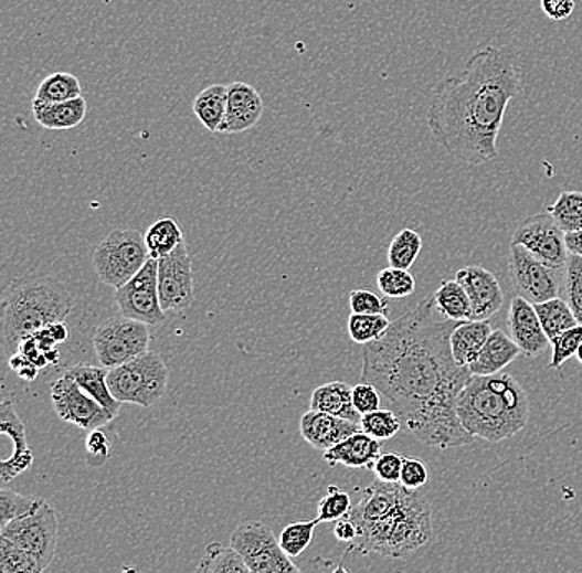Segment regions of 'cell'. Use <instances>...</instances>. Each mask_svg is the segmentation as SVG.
I'll return each mask as SVG.
<instances>
[{"label": "cell", "mask_w": 582, "mask_h": 573, "mask_svg": "<svg viewBox=\"0 0 582 573\" xmlns=\"http://www.w3.org/2000/svg\"><path fill=\"white\" fill-rule=\"evenodd\" d=\"M33 118L50 131H65L82 125L86 118V99L83 96L62 103H32Z\"/></svg>", "instance_id": "cell-22"}, {"label": "cell", "mask_w": 582, "mask_h": 573, "mask_svg": "<svg viewBox=\"0 0 582 573\" xmlns=\"http://www.w3.org/2000/svg\"><path fill=\"white\" fill-rule=\"evenodd\" d=\"M159 298L165 311H186L194 299V273L188 245L158 259Z\"/></svg>", "instance_id": "cell-14"}, {"label": "cell", "mask_w": 582, "mask_h": 573, "mask_svg": "<svg viewBox=\"0 0 582 573\" xmlns=\"http://www.w3.org/2000/svg\"><path fill=\"white\" fill-rule=\"evenodd\" d=\"M535 309L540 316L541 325H543L544 332H547L550 341L560 336L561 332L580 325L570 303L564 301L560 296L548 299L544 303H538V305H535Z\"/></svg>", "instance_id": "cell-30"}, {"label": "cell", "mask_w": 582, "mask_h": 573, "mask_svg": "<svg viewBox=\"0 0 582 573\" xmlns=\"http://www.w3.org/2000/svg\"><path fill=\"white\" fill-rule=\"evenodd\" d=\"M520 92L521 68L514 50L494 45L477 50L461 75L442 79L435 88L428 131L462 165L495 161L508 105Z\"/></svg>", "instance_id": "cell-2"}, {"label": "cell", "mask_w": 582, "mask_h": 573, "mask_svg": "<svg viewBox=\"0 0 582 573\" xmlns=\"http://www.w3.org/2000/svg\"><path fill=\"white\" fill-rule=\"evenodd\" d=\"M0 535L29 552L45 572L52 564L59 541V519L55 509L45 499H40L32 512L13 519L9 524L0 528Z\"/></svg>", "instance_id": "cell-8"}, {"label": "cell", "mask_w": 582, "mask_h": 573, "mask_svg": "<svg viewBox=\"0 0 582 573\" xmlns=\"http://www.w3.org/2000/svg\"><path fill=\"white\" fill-rule=\"evenodd\" d=\"M40 498L32 496H22L19 492L9 491L3 488L0 491V528L9 524L13 519L22 518L29 514L39 505Z\"/></svg>", "instance_id": "cell-40"}, {"label": "cell", "mask_w": 582, "mask_h": 573, "mask_svg": "<svg viewBox=\"0 0 582 573\" xmlns=\"http://www.w3.org/2000/svg\"><path fill=\"white\" fill-rule=\"evenodd\" d=\"M116 305L126 318L158 326L166 321V311L159 298L158 259L148 263L121 288L116 289Z\"/></svg>", "instance_id": "cell-10"}, {"label": "cell", "mask_w": 582, "mask_h": 573, "mask_svg": "<svg viewBox=\"0 0 582 573\" xmlns=\"http://www.w3.org/2000/svg\"><path fill=\"white\" fill-rule=\"evenodd\" d=\"M105 428L106 425L89 429L88 436H86V463L92 468H99L109 458L115 435Z\"/></svg>", "instance_id": "cell-43"}, {"label": "cell", "mask_w": 582, "mask_h": 573, "mask_svg": "<svg viewBox=\"0 0 582 573\" xmlns=\"http://www.w3.org/2000/svg\"><path fill=\"white\" fill-rule=\"evenodd\" d=\"M169 372L158 352L146 351L138 358L109 369L108 385L116 400L121 403L148 406L165 396Z\"/></svg>", "instance_id": "cell-6"}, {"label": "cell", "mask_w": 582, "mask_h": 573, "mask_svg": "<svg viewBox=\"0 0 582 573\" xmlns=\"http://www.w3.org/2000/svg\"><path fill=\"white\" fill-rule=\"evenodd\" d=\"M582 342V325L574 326L568 331L561 332L557 338L551 339L553 346V358L550 368L560 371L573 356H576Z\"/></svg>", "instance_id": "cell-42"}, {"label": "cell", "mask_w": 582, "mask_h": 573, "mask_svg": "<svg viewBox=\"0 0 582 573\" xmlns=\"http://www.w3.org/2000/svg\"><path fill=\"white\" fill-rule=\"evenodd\" d=\"M356 535H358V528H356L355 521H352L349 516L336 521L335 538L338 539L339 542L351 544V542L355 541Z\"/></svg>", "instance_id": "cell-50"}, {"label": "cell", "mask_w": 582, "mask_h": 573, "mask_svg": "<svg viewBox=\"0 0 582 573\" xmlns=\"http://www.w3.org/2000/svg\"><path fill=\"white\" fill-rule=\"evenodd\" d=\"M46 328L52 332L53 338H55V341L59 342V344L68 339V329H66L65 322H53V325L46 326Z\"/></svg>", "instance_id": "cell-52"}, {"label": "cell", "mask_w": 582, "mask_h": 573, "mask_svg": "<svg viewBox=\"0 0 582 573\" xmlns=\"http://www.w3.org/2000/svg\"><path fill=\"white\" fill-rule=\"evenodd\" d=\"M359 429H361V423L311 408L301 416V422H299V432L305 442L322 453Z\"/></svg>", "instance_id": "cell-19"}, {"label": "cell", "mask_w": 582, "mask_h": 573, "mask_svg": "<svg viewBox=\"0 0 582 573\" xmlns=\"http://www.w3.org/2000/svg\"><path fill=\"white\" fill-rule=\"evenodd\" d=\"M358 535L349 551L405 559L431 541L432 508L417 489L379 479L362 489L361 499L349 512Z\"/></svg>", "instance_id": "cell-3"}, {"label": "cell", "mask_w": 582, "mask_h": 573, "mask_svg": "<svg viewBox=\"0 0 582 573\" xmlns=\"http://www.w3.org/2000/svg\"><path fill=\"white\" fill-rule=\"evenodd\" d=\"M564 233L582 230V191H564L548 206Z\"/></svg>", "instance_id": "cell-34"}, {"label": "cell", "mask_w": 582, "mask_h": 573, "mask_svg": "<svg viewBox=\"0 0 582 573\" xmlns=\"http://www.w3.org/2000/svg\"><path fill=\"white\" fill-rule=\"evenodd\" d=\"M36 372H39V368H36L35 364H29L25 365V368L20 369L17 374H19L20 378L23 379V381H33V379L36 378Z\"/></svg>", "instance_id": "cell-53"}, {"label": "cell", "mask_w": 582, "mask_h": 573, "mask_svg": "<svg viewBox=\"0 0 582 573\" xmlns=\"http://www.w3.org/2000/svg\"><path fill=\"white\" fill-rule=\"evenodd\" d=\"M491 331L494 329H491L488 319L462 321L451 336L452 354H454L455 361L468 368L480 354L485 342L490 338Z\"/></svg>", "instance_id": "cell-23"}, {"label": "cell", "mask_w": 582, "mask_h": 573, "mask_svg": "<svg viewBox=\"0 0 582 573\" xmlns=\"http://www.w3.org/2000/svg\"><path fill=\"white\" fill-rule=\"evenodd\" d=\"M311 410L331 413L356 423H361L362 418L352 403V386L345 382H329L316 386L311 395Z\"/></svg>", "instance_id": "cell-24"}, {"label": "cell", "mask_w": 582, "mask_h": 573, "mask_svg": "<svg viewBox=\"0 0 582 573\" xmlns=\"http://www.w3.org/2000/svg\"><path fill=\"white\" fill-rule=\"evenodd\" d=\"M576 359L578 361H580V364L582 365V342H581L580 349H578Z\"/></svg>", "instance_id": "cell-54"}, {"label": "cell", "mask_w": 582, "mask_h": 573, "mask_svg": "<svg viewBox=\"0 0 582 573\" xmlns=\"http://www.w3.org/2000/svg\"><path fill=\"white\" fill-rule=\"evenodd\" d=\"M382 395L372 383L361 382L352 386V403L361 415L381 408Z\"/></svg>", "instance_id": "cell-47"}, {"label": "cell", "mask_w": 582, "mask_h": 573, "mask_svg": "<svg viewBox=\"0 0 582 573\" xmlns=\"http://www.w3.org/2000/svg\"><path fill=\"white\" fill-rule=\"evenodd\" d=\"M78 96H83L80 79L68 72H55L40 82L33 102L62 103Z\"/></svg>", "instance_id": "cell-31"}, {"label": "cell", "mask_w": 582, "mask_h": 573, "mask_svg": "<svg viewBox=\"0 0 582 573\" xmlns=\"http://www.w3.org/2000/svg\"><path fill=\"white\" fill-rule=\"evenodd\" d=\"M521 349L517 342L507 336L501 329L491 331L490 338L485 342L478 358L468 365L472 374L475 375H494L507 369L511 362L520 358Z\"/></svg>", "instance_id": "cell-21"}, {"label": "cell", "mask_w": 582, "mask_h": 573, "mask_svg": "<svg viewBox=\"0 0 582 573\" xmlns=\"http://www.w3.org/2000/svg\"><path fill=\"white\" fill-rule=\"evenodd\" d=\"M378 288L388 298H408L414 295L415 278L409 269L395 268L389 265L378 275Z\"/></svg>", "instance_id": "cell-38"}, {"label": "cell", "mask_w": 582, "mask_h": 573, "mask_svg": "<svg viewBox=\"0 0 582 573\" xmlns=\"http://www.w3.org/2000/svg\"><path fill=\"white\" fill-rule=\"evenodd\" d=\"M145 235L138 230H113L93 252V266L105 285L118 289L148 263Z\"/></svg>", "instance_id": "cell-7"}, {"label": "cell", "mask_w": 582, "mask_h": 573, "mask_svg": "<svg viewBox=\"0 0 582 573\" xmlns=\"http://www.w3.org/2000/svg\"><path fill=\"white\" fill-rule=\"evenodd\" d=\"M52 403L56 415L63 422L72 423L83 429L108 425L115 418L105 406L99 405L78 385L70 372L52 383Z\"/></svg>", "instance_id": "cell-13"}, {"label": "cell", "mask_w": 582, "mask_h": 573, "mask_svg": "<svg viewBox=\"0 0 582 573\" xmlns=\"http://www.w3.org/2000/svg\"><path fill=\"white\" fill-rule=\"evenodd\" d=\"M0 432L10 436L13 443L12 456L0 461V482L6 486L20 473L27 471L33 463V453L27 443L25 425L17 415L12 400L9 399L3 400L0 408Z\"/></svg>", "instance_id": "cell-18"}, {"label": "cell", "mask_w": 582, "mask_h": 573, "mask_svg": "<svg viewBox=\"0 0 582 573\" xmlns=\"http://www.w3.org/2000/svg\"><path fill=\"white\" fill-rule=\"evenodd\" d=\"M145 240L149 256L159 259L174 252L184 242V235H182L181 226L174 219L165 216V219H159L158 222L149 226Z\"/></svg>", "instance_id": "cell-29"}, {"label": "cell", "mask_w": 582, "mask_h": 573, "mask_svg": "<svg viewBox=\"0 0 582 573\" xmlns=\"http://www.w3.org/2000/svg\"><path fill=\"white\" fill-rule=\"evenodd\" d=\"M318 524V518L313 519V521H296L293 524H288L282 531L281 539H278L285 554L292 559L301 555L311 544L313 534H315V528Z\"/></svg>", "instance_id": "cell-39"}, {"label": "cell", "mask_w": 582, "mask_h": 573, "mask_svg": "<svg viewBox=\"0 0 582 573\" xmlns=\"http://www.w3.org/2000/svg\"><path fill=\"white\" fill-rule=\"evenodd\" d=\"M389 326H391V321H389L388 315H358V312H352L348 319L349 338L356 344L366 346L381 339Z\"/></svg>", "instance_id": "cell-35"}, {"label": "cell", "mask_w": 582, "mask_h": 573, "mask_svg": "<svg viewBox=\"0 0 582 573\" xmlns=\"http://www.w3.org/2000/svg\"><path fill=\"white\" fill-rule=\"evenodd\" d=\"M434 296L391 322L378 341L362 348L361 382L372 383L419 442L448 449L470 445L457 400L470 369L452 354L451 336L461 322L434 318Z\"/></svg>", "instance_id": "cell-1"}, {"label": "cell", "mask_w": 582, "mask_h": 573, "mask_svg": "<svg viewBox=\"0 0 582 573\" xmlns=\"http://www.w3.org/2000/svg\"><path fill=\"white\" fill-rule=\"evenodd\" d=\"M198 572L201 573H247L245 559L235 551L234 548H224L219 542H212L205 548L204 555L198 565Z\"/></svg>", "instance_id": "cell-32"}, {"label": "cell", "mask_w": 582, "mask_h": 573, "mask_svg": "<svg viewBox=\"0 0 582 573\" xmlns=\"http://www.w3.org/2000/svg\"><path fill=\"white\" fill-rule=\"evenodd\" d=\"M39 562L10 539L0 535V573H40Z\"/></svg>", "instance_id": "cell-37"}, {"label": "cell", "mask_w": 582, "mask_h": 573, "mask_svg": "<svg viewBox=\"0 0 582 573\" xmlns=\"http://www.w3.org/2000/svg\"><path fill=\"white\" fill-rule=\"evenodd\" d=\"M75 306L70 289L60 279L27 273L2 291V349L12 358L23 341L53 322L65 321Z\"/></svg>", "instance_id": "cell-5"}, {"label": "cell", "mask_w": 582, "mask_h": 573, "mask_svg": "<svg viewBox=\"0 0 582 573\" xmlns=\"http://www.w3.org/2000/svg\"><path fill=\"white\" fill-rule=\"evenodd\" d=\"M508 273L517 295L523 296L533 305L560 296L561 269L544 265L521 245L511 243Z\"/></svg>", "instance_id": "cell-11"}, {"label": "cell", "mask_w": 582, "mask_h": 573, "mask_svg": "<svg viewBox=\"0 0 582 573\" xmlns=\"http://www.w3.org/2000/svg\"><path fill=\"white\" fill-rule=\"evenodd\" d=\"M349 306L358 315H389L388 299L381 298L369 289H356L349 295Z\"/></svg>", "instance_id": "cell-45"}, {"label": "cell", "mask_w": 582, "mask_h": 573, "mask_svg": "<svg viewBox=\"0 0 582 573\" xmlns=\"http://www.w3.org/2000/svg\"><path fill=\"white\" fill-rule=\"evenodd\" d=\"M435 308L451 321H468L472 319V303L467 291L457 279L444 282L434 295Z\"/></svg>", "instance_id": "cell-28"}, {"label": "cell", "mask_w": 582, "mask_h": 573, "mask_svg": "<svg viewBox=\"0 0 582 573\" xmlns=\"http://www.w3.org/2000/svg\"><path fill=\"white\" fill-rule=\"evenodd\" d=\"M422 245H424L422 236L415 230L402 229L389 245V265L411 269L412 265L417 262V256L421 255Z\"/></svg>", "instance_id": "cell-33"}, {"label": "cell", "mask_w": 582, "mask_h": 573, "mask_svg": "<svg viewBox=\"0 0 582 573\" xmlns=\"http://www.w3.org/2000/svg\"><path fill=\"white\" fill-rule=\"evenodd\" d=\"M567 245L571 255L582 256V230L567 233Z\"/></svg>", "instance_id": "cell-51"}, {"label": "cell", "mask_w": 582, "mask_h": 573, "mask_svg": "<svg viewBox=\"0 0 582 573\" xmlns=\"http://www.w3.org/2000/svg\"><path fill=\"white\" fill-rule=\"evenodd\" d=\"M511 243L527 248L544 265L551 268H567L570 250L567 245V233L563 232L550 212L535 213L518 225Z\"/></svg>", "instance_id": "cell-12"}, {"label": "cell", "mask_w": 582, "mask_h": 573, "mask_svg": "<svg viewBox=\"0 0 582 573\" xmlns=\"http://www.w3.org/2000/svg\"><path fill=\"white\" fill-rule=\"evenodd\" d=\"M428 481V468L424 461L417 458H411V456H404V463H402L401 471V485L408 489H419L422 486L427 485Z\"/></svg>", "instance_id": "cell-48"}, {"label": "cell", "mask_w": 582, "mask_h": 573, "mask_svg": "<svg viewBox=\"0 0 582 573\" xmlns=\"http://www.w3.org/2000/svg\"><path fill=\"white\" fill-rule=\"evenodd\" d=\"M229 86L211 85L192 103V112L209 132H219L227 113Z\"/></svg>", "instance_id": "cell-27"}, {"label": "cell", "mask_w": 582, "mask_h": 573, "mask_svg": "<svg viewBox=\"0 0 582 573\" xmlns=\"http://www.w3.org/2000/svg\"><path fill=\"white\" fill-rule=\"evenodd\" d=\"M508 329L511 339L521 349V354L527 358H538L551 344L533 303L528 301L523 296L517 295L511 299Z\"/></svg>", "instance_id": "cell-16"}, {"label": "cell", "mask_w": 582, "mask_h": 573, "mask_svg": "<svg viewBox=\"0 0 582 573\" xmlns=\"http://www.w3.org/2000/svg\"><path fill=\"white\" fill-rule=\"evenodd\" d=\"M381 453V442L359 429L338 445L326 449L322 459L331 468L336 465H345L346 468L372 469Z\"/></svg>", "instance_id": "cell-20"}, {"label": "cell", "mask_w": 582, "mask_h": 573, "mask_svg": "<svg viewBox=\"0 0 582 573\" xmlns=\"http://www.w3.org/2000/svg\"><path fill=\"white\" fill-rule=\"evenodd\" d=\"M149 339L146 322L121 315L102 322L93 336V346L99 364L113 369L148 351Z\"/></svg>", "instance_id": "cell-9"}, {"label": "cell", "mask_w": 582, "mask_h": 573, "mask_svg": "<svg viewBox=\"0 0 582 573\" xmlns=\"http://www.w3.org/2000/svg\"><path fill=\"white\" fill-rule=\"evenodd\" d=\"M70 375L78 382L86 393L93 396L99 405L105 406L113 416L119 415L123 403L115 399L108 385L109 369L96 365L78 364L70 369Z\"/></svg>", "instance_id": "cell-26"}, {"label": "cell", "mask_w": 582, "mask_h": 573, "mask_svg": "<svg viewBox=\"0 0 582 573\" xmlns=\"http://www.w3.org/2000/svg\"><path fill=\"white\" fill-rule=\"evenodd\" d=\"M402 428H404L402 420L391 408H378L374 412L366 413L361 418L362 432L368 433L379 442L394 438Z\"/></svg>", "instance_id": "cell-36"}, {"label": "cell", "mask_w": 582, "mask_h": 573, "mask_svg": "<svg viewBox=\"0 0 582 573\" xmlns=\"http://www.w3.org/2000/svg\"><path fill=\"white\" fill-rule=\"evenodd\" d=\"M351 496L338 486H329L328 492L318 505L319 522H336L351 512Z\"/></svg>", "instance_id": "cell-41"}, {"label": "cell", "mask_w": 582, "mask_h": 573, "mask_svg": "<svg viewBox=\"0 0 582 573\" xmlns=\"http://www.w3.org/2000/svg\"><path fill=\"white\" fill-rule=\"evenodd\" d=\"M564 272H567L564 283H567L568 303L582 325V256L570 253Z\"/></svg>", "instance_id": "cell-44"}, {"label": "cell", "mask_w": 582, "mask_h": 573, "mask_svg": "<svg viewBox=\"0 0 582 573\" xmlns=\"http://www.w3.org/2000/svg\"><path fill=\"white\" fill-rule=\"evenodd\" d=\"M281 545L274 531L264 522L247 521L235 529L231 538V548H234L245 562L261 558Z\"/></svg>", "instance_id": "cell-25"}, {"label": "cell", "mask_w": 582, "mask_h": 573, "mask_svg": "<svg viewBox=\"0 0 582 573\" xmlns=\"http://www.w3.org/2000/svg\"><path fill=\"white\" fill-rule=\"evenodd\" d=\"M541 10L551 20H567L576 9L574 0H540Z\"/></svg>", "instance_id": "cell-49"}, {"label": "cell", "mask_w": 582, "mask_h": 573, "mask_svg": "<svg viewBox=\"0 0 582 573\" xmlns=\"http://www.w3.org/2000/svg\"><path fill=\"white\" fill-rule=\"evenodd\" d=\"M402 463H404V456L399 453H381L372 466V471L381 481L399 482L401 481Z\"/></svg>", "instance_id": "cell-46"}, {"label": "cell", "mask_w": 582, "mask_h": 573, "mask_svg": "<svg viewBox=\"0 0 582 573\" xmlns=\"http://www.w3.org/2000/svg\"><path fill=\"white\" fill-rule=\"evenodd\" d=\"M455 279L464 286L472 303V319L484 321L500 311L505 303L500 282L484 266H465L458 269Z\"/></svg>", "instance_id": "cell-15"}, {"label": "cell", "mask_w": 582, "mask_h": 573, "mask_svg": "<svg viewBox=\"0 0 582 573\" xmlns=\"http://www.w3.org/2000/svg\"><path fill=\"white\" fill-rule=\"evenodd\" d=\"M264 99L261 93L248 83L229 85L227 113L219 132L221 135H241L251 131L264 116Z\"/></svg>", "instance_id": "cell-17"}, {"label": "cell", "mask_w": 582, "mask_h": 573, "mask_svg": "<svg viewBox=\"0 0 582 573\" xmlns=\"http://www.w3.org/2000/svg\"><path fill=\"white\" fill-rule=\"evenodd\" d=\"M530 399L510 374L475 375L465 382L457 400L464 428L474 438L500 443L523 432L530 420Z\"/></svg>", "instance_id": "cell-4"}]
</instances>
